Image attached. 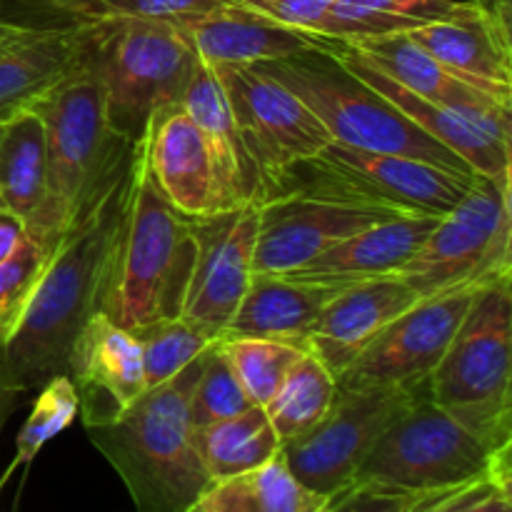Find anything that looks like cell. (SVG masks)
<instances>
[{
	"mask_svg": "<svg viewBox=\"0 0 512 512\" xmlns=\"http://www.w3.org/2000/svg\"><path fill=\"white\" fill-rule=\"evenodd\" d=\"M343 288L348 285L303 278L298 273L253 275L223 335L273 338L305 350L315 320Z\"/></svg>",
	"mask_w": 512,
	"mask_h": 512,
	"instance_id": "23",
	"label": "cell"
},
{
	"mask_svg": "<svg viewBox=\"0 0 512 512\" xmlns=\"http://www.w3.org/2000/svg\"><path fill=\"white\" fill-rule=\"evenodd\" d=\"M180 105L198 125L200 135L208 145L225 208H238L245 203L263 205V180H260L258 168H255L253 158L245 148L228 98H225L213 68L205 60L198 58V63H195Z\"/></svg>",
	"mask_w": 512,
	"mask_h": 512,
	"instance_id": "21",
	"label": "cell"
},
{
	"mask_svg": "<svg viewBox=\"0 0 512 512\" xmlns=\"http://www.w3.org/2000/svg\"><path fill=\"white\" fill-rule=\"evenodd\" d=\"M133 145L108 170L63 238L50 250L5 355L25 390L68 375L70 350L85 320L103 313L113 258L130 200Z\"/></svg>",
	"mask_w": 512,
	"mask_h": 512,
	"instance_id": "1",
	"label": "cell"
},
{
	"mask_svg": "<svg viewBox=\"0 0 512 512\" xmlns=\"http://www.w3.org/2000/svg\"><path fill=\"white\" fill-rule=\"evenodd\" d=\"M335 498L305 488L278 453L248 473L213 480L188 512H330Z\"/></svg>",
	"mask_w": 512,
	"mask_h": 512,
	"instance_id": "27",
	"label": "cell"
},
{
	"mask_svg": "<svg viewBox=\"0 0 512 512\" xmlns=\"http://www.w3.org/2000/svg\"><path fill=\"white\" fill-rule=\"evenodd\" d=\"M80 23L0 18V120L28 110L78 65Z\"/></svg>",
	"mask_w": 512,
	"mask_h": 512,
	"instance_id": "20",
	"label": "cell"
},
{
	"mask_svg": "<svg viewBox=\"0 0 512 512\" xmlns=\"http://www.w3.org/2000/svg\"><path fill=\"white\" fill-rule=\"evenodd\" d=\"M418 300V293L395 273L348 285L315 320L305 350L338 380V375L368 348L370 340Z\"/></svg>",
	"mask_w": 512,
	"mask_h": 512,
	"instance_id": "19",
	"label": "cell"
},
{
	"mask_svg": "<svg viewBox=\"0 0 512 512\" xmlns=\"http://www.w3.org/2000/svg\"><path fill=\"white\" fill-rule=\"evenodd\" d=\"M510 173L475 175L473 188L438 220L425 243L395 275L418 298L480 288L512 275Z\"/></svg>",
	"mask_w": 512,
	"mask_h": 512,
	"instance_id": "9",
	"label": "cell"
},
{
	"mask_svg": "<svg viewBox=\"0 0 512 512\" xmlns=\"http://www.w3.org/2000/svg\"><path fill=\"white\" fill-rule=\"evenodd\" d=\"M512 470L498 473L470 483L463 493L455 495L438 512H512Z\"/></svg>",
	"mask_w": 512,
	"mask_h": 512,
	"instance_id": "40",
	"label": "cell"
},
{
	"mask_svg": "<svg viewBox=\"0 0 512 512\" xmlns=\"http://www.w3.org/2000/svg\"><path fill=\"white\" fill-rule=\"evenodd\" d=\"M255 68L293 90L318 115L335 143L370 153L405 155L460 173H475L460 155L430 138L378 90L350 73L335 58L330 40L320 48L303 50L288 58L255 63Z\"/></svg>",
	"mask_w": 512,
	"mask_h": 512,
	"instance_id": "6",
	"label": "cell"
},
{
	"mask_svg": "<svg viewBox=\"0 0 512 512\" xmlns=\"http://www.w3.org/2000/svg\"><path fill=\"white\" fill-rule=\"evenodd\" d=\"M338 398V380L335 375L305 350L290 370L285 373L283 383L278 385L273 398L263 405L270 425L280 443L295 440L298 435L308 433L313 425L328 415Z\"/></svg>",
	"mask_w": 512,
	"mask_h": 512,
	"instance_id": "30",
	"label": "cell"
},
{
	"mask_svg": "<svg viewBox=\"0 0 512 512\" xmlns=\"http://www.w3.org/2000/svg\"><path fill=\"white\" fill-rule=\"evenodd\" d=\"M415 45L470 85L512 108V50L498 43L470 0L450 18L408 30Z\"/></svg>",
	"mask_w": 512,
	"mask_h": 512,
	"instance_id": "24",
	"label": "cell"
},
{
	"mask_svg": "<svg viewBox=\"0 0 512 512\" xmlns=\"http://www.w3.org/2000/svg\"><path fill=\"white\" fill-rule=\"evenodd\" d=\"M512 448H495L463 420L420 393L385 428L360 465L355 483L435 490L512 470Z\"/></svg>",
	"mask_w": 512,
	"mask_h": 512,
	"instance_id": "8",
	"label": "cell"
},
{
	"mask_svg": "<svg viewBox=\"0 0 512 512\" xmlns=\"http://www.w3.org/2000/svg\"><path fill=\"white\" fill-rule=\"evenodd\" d=\"M512 275L483 285L425 383L435 405L495 448H512Z\"/></svg>",
	"mask_w": 512,
	"mask_h": 512,
	"instance_id": "7",
	"label": "cell"
},
{
	"mask_svg": "<svg viewBox=\"0 0 512 512\" xmlns=\"http://www.w3.org/2000/svg\"><path fill=\"white\" fill-rule=\"evenodd\" d=\"M480 288L450 290L410 305L338 375V390H425Z\"/></svg>",
	"mask_w": 512,
	"mask_h": 512,
	"instance_id": "13",
	"label": "cell"
},
{
	"mask_svg": "<svg viewBox=\"0 0 512 512\" xmlns=\"http://www.w3.org/2000/svg\"><path fill=\"white\" fill-rule=\"evenodd\" d=\"M228 98L243 143L263 180L265 203L288 188L290 170L333 143L318 115L255 65H210Z\"/></svg>",
	"mask_w": 512,
	"mask_h": 512,
	"instance_id": "11",
	"label": "cell"
},
{
	"mask_svg": "<svg viewBox=\"0 0 512 512\" xmlns=\"http://www.w3.org/2000/svg\"><path fill=\"white\" fill-rule=\"evenodd\" d=\"M355 53L363 55L373 68L388 75L403 88L413 90L430 103L458 110H478V113H512L510 105H503L493 95L483 93L468 80L455 75L443 63L425 53L420 45L408 38V33L380 35V38L355 40L345 43Z\"/></svg>",
	"mask_w": 512,
	"mask_h": 512,
	"instance_id": "26",
	"label": "cell"
},
{
	"mask_svg": "<svg viewBox=\"0 0 512 512\" xmlns=\"http://www.w3.org/2000/svg\"><path fill=\"white\" fill-rule=\"evenodd\" d=\"M470 5L498 38V43L512 50V0H470Z\"/></svg>",
	"mask_w": 512,
	"mask_h": 512,
	"instance_id": "42",
	"label": "cell"
},
{
	"mask_svg": "<svg viewBox=\"0 0 512 512\" xmlns=\"http://www.w3.org/2000/svg\"><path fill=\"white\" fill-rule=\"evenodd\" d=\"M393 215L330 190L290 185L260 205L253 275L295 273L340 240Z\"/></svg>",
	"mask_w": 512,
	"mask_h": 512,
	"instance_id": "14",
	"label": "cell"
},
{
	"mask_svg": "<svg viewBox=\"0 0 512 512\" xmlns=\"http://www.w3.org/2000/svg\"><path fill=\"white\" fill-rule=\"evenodd\" d=\"M40 393L35 398L33 410H30L28 420L20 428L18 440H15V460L10 470L18 465L33 463L35 455L43 450L45 443L63 433L75 418H78V390H75L73 378L70 375H55L48 383L40 385Z\"/></svg>",
	"mask_w": 512,
	"mask_h": 512,
	"instance_id": "33",
	"label": "cell"
},
{
	"mask_svg": "<svg viewBox=\"0 0 512 512\" xmlns=\"http://www.w3.org/2000/svg\"><path fill=\"white\" fill-rule=\"evenodd\" d=\"M258 223L255 203L193 220L195 263L180 315L218 340L253 280Z\"/></svg>",
	"mask_w": 512,
	"mask_h": 512,
	"instance_id": "15",
	"label": "cell"
},
{
	"mask_svg": "<svg viewBox=\"0 0 512 512\" xmlns=\"http://www.w3.org/2000/svg\"><path fill=\"white\" fill-rule=\"evenodd\" d=\"M8 5L23 13L20 23H83L105 13L98 0H0V15Z\"/></svg>",
	"mask_w": 512,
	"mask_h": 512,
	"instance_id": "41",
	"label": "cell"
},
{
	"mask_svg": "<svg viewBox=\"0 0 512 512\" xmlns=\"http://www.w3.org/2000/svg\"><path fill=\"white\" fill-rule=\"evenodd\" d=\"M218 350L230 363L250 403L260 408L273 398L290 365L305 353L298 345L253 335H223Z\"/></svg>",
	"mask_w": 512,
	"mask_h": 512,
	"instance_id": "32",
	"label": "cell"
},
{
	"mask_svg": "<svg viewBox=\"0 0 512 512\" xmlns=\"http://www.w3.org/2000/svg\"><path fill=\"white\" fill-rule=\"evenodd\" d=\"M468 485L470 483L435 490H408L380 483H355L338 493L330 512H438Z\"/></svg>",
	"mask_w": 512,
	"mask_h": 512,
	"instance_id": "35",
	"label": "cell"
},
{
	"mask_svg": "<svg viewBox=\"0 0 512 512\" xmlns=\"http://www.w3.org/2000/svg\"><path fill=\"white\" fill-rule=\"evenodd\" d=\"M23 395H28V390H25L23 385L18 383V378L13 375L5 348L0 345V430H3L8 415L18 408Z\"/></svg>",
	"mask_w": 512,
	"mask_h": 512,
	"instance_id": "43",
	"label": "cell"
},
{
	"mask_svg": "<svg viewBox=\"0 0 512 512\" xmlns=\"http://www.w3.org/2000/svg\"><path fill=\"white\" fill-rule=\"evenodd\" d=\"M180 28L193 43L198 58L208 65H255L328 43L320 35L275 23L238 0L198 15Z\"/></svg>",
	"mask_w": 512,
	"mask_h": 512,
	"instance_id": "22",
	"label": "cell"
},
{
	"mask_svg": "<svg viewBox=\"0 0 512 512\" xmlns=\"http://www.w3.org/2000/svg\"><path fill=\"white\" fill-rule=\"evenodd\" d=\"M238 3L275 23L318 35L335 0H238Z\"/></svg>",
	"mask_w": 512,
	"mask_h": 512,
	"instance_id": "39",
	"label": "cell"
},
{
	"mask_svg": "<svg viewBox=\"0 0 512 512\" xmlns=\"http://www.w3.org/2000/svg\"><path fill=\"white\" fill-rule=\"evenodd\" d=\"M193 263V220L163 198L150 178L143 140H135L128 213L103 313L130 333L153 320L175 318L183 310Z\"/></svg>",
	"mask_w": 512,
	"mask_h": 512,
	"instance_id": "3",
	"label": "cell"
},
{
	"mask_svg": "<svg viewBox=\"0 0 512 512\" xmlns=\"http://www.w3.org/2000/svg\"><path fill=\"white\" fill-rule=\"evenodd\" d=\"M25 240H28V230L23 220L10 210L0 208V263L13 258Z\"/></svg>",
	"mask_w": 512,
	"mask_h": 512,
	"instance_id": "44",
	"label": "cell"
},
{
	"mask_svg": "<svg viewBox=\"0 0 512 512\" xmlns=\"http://www.w3.org/2000/svg\"><path fill=\"white\" fill-rule=\"evenodd\" d=\"M150 178L163 198L185 218H208L225 208L208 145L180 103L150 115L143 133Z\"/></svg>",
	"mask_w": 512,
	"mask_h": 512,
	"instance_id": "18",
	"label": "cell"
},
{
	"mask_svg": "<svg viewBox=\"0 0 512 512\" xmlns=\"http://www.w3.org/2000/svg\"><path fill=\"white\" fill-rule=\"evenodd\" d=\"M330 48L350 73H355L363 83L378 90L385 100H390L405 118L413 120L430 138L460 155L475 173L490 175V178L510 173L512 113H478V110H458L430 103V100L420 98L413 90L403 88L385 73H380L363 55L355 53L345 43L330 40Z\"/></svg>",
	"mask_w": 512,
	"mask_h": 512,
	"instance_id": "16",
	"label": "cell"
},
{
	"mask_svg": "<svg viewBox=\"0 0 512 512\" xmlns=\"http://www.w3.org/2000/svg\"><path fill=\"white\" fill-rule=\"evenodd\" d=\"M78 63L103 88L110 130L135 143L155 110L180 103L198 53L180 25L103 13L80 23Z\"/></svg>",
	"mask_w": 512,
	"mask_h": 512,
	"instance_id": "4",
	"label": "cell"
},
{
	"mask_svg": "<svg viewBox=\"0 0 512 512\" xmlns=\"http://www.w3.org/2000/svg\"><path fill=\"white\" fill-rule=\"evenodd\" d=\"M48 263V253L28 235L18 253L0 263V345H8L20 323L35 283Z\"/></svg>",
	"mask_w": 512,
	"mask_h": 512,
	"instance_id": "36",
	"label": "cell"
},
{
	"mask_svg": "<svg viewBox=\"0 0 512 512\" xmlns=\"http://www.w3.org/2000/svg\"><path fill=\"white\" fill-rule=\"evenodd\" d=\"M475 175L405 155L370 153L333 140L290 170L288 188L308 185L395 215L443 218L468 195Z\"/></svg>",
	"mask_w": 512,
	"mask_h": 512,
	"instance_id": "10",
	"label": "cell"
},
{
	"mask_svg": "<svg viewBox=\"0 0 512 512\" xmlns=\"http://www.w3.org/2000/svg\"><path fill=\"white\" fill-rule=\"evenodd\" d=\"M48 190L43 118L33 108L0 120V205L25 223L38 215Z\"/></svg>",
	"mask_w": 512,
	"mask_h": 512,
	"instance_id": "28",
	"label": "cell"
},
{
	"mask_svg": "<svg viewBox=\"0 0 512 512\" xmlns=\"http://www.w3.org/2000/svg\"><path fill=\"white\" fill-rule=\"evenodd\" d=\"M33 110L45 128L48 190L25 230L50 255L108 170L133 143L110 130L103 88L83 63L45 93Z\"/></svg>",
	"mask_w": 512,
	"mask_h": 512,
	"instance_id": "5",
	"label": "cell"
},
{
	"mask_svg": "<svg viewBox=\"0 0 512 512\" xmlns=\"http://www.w3.org/2000/svg\"><path fill=\"white\" fill-rule=\"evenodd\" d=\"M438 220L435 215H393L340 240L295 273L338 285L393 275L413 258Z\"/></svg>",
	"mask_w": 512,
	"mask_h": 512,
	"instance_id": "25",
	"label": "cell"
},
{
	"mask_svg": "<svg viewBox=\"0 0 512 512\" xmlns=\"http://www.w3.org/2000/svg\"><path fill=\"white\" fill-rule=\"evenodd\" d=\"M248 408H253V403L215 343L205 358L198 380H195L193 395H190V423L198 430L210 423H218V420L233 418Z\"/></svg>",
	"mask_w": 512,
	"mask_h": 512,
	"instance_id": "34",
	"label": "cell"
},
{
	"mask_svg": "<svg viewBox=\"0 0 512 512\" xmlns=\"http://www.w3.org/2000/svg\"><path fill=\"white\" fill-rule=\"evenodd\" d=\"M105 13L135 15V18L163 20V23L183 25L198 15L210 13L233 0H98Z\"/></svg>",
	"mask_w": 512,
	"mask_h": 512,
	"instance_id": "37",
	"label": "cell"
},
{
	"mask_svg": "<svg viewBox=\"0 0 512 512\" xmlns=\"http://www.w3.org/2000/svg\"><path fill=\"white\" fill-rule=\"evenodd\" d=\"M133 335L138 340L140 358H143L145 388L168 383L170 378H175L180 370L188 368L193 360H198L218 343V338L205 333L200 325L190 323L183 315L153 320V323L133 330Z\"/></svg>",
	"mask_w": 512,
	"mask_h": 512,
	"instance_id": "31",
	"label": "cell"
},
{
	"mask_svg": "<svg viewBox=\"0 0 512 512\" xmlns=\"http://www.w3.org/2000/svg\"><path fill=\"white\" fill-rule=\"evenodd\" d=\"M208 353L168 383L145 388L113 420L85 425L90 443L128 488L135 512H188L210 485L190 423V395Z\"/></svg>",
	"mask_w": 512,
	"mask_h": 512,
	"instance_id": "2",
	"label": "cell"
},
{
	"mask_svg": "<svg viewBox=\"0 0 512 512\" xmlns=\"http://www.w3.org/2000/svg\"><path fill=\"white\" fill-rule=\"evenodd\" d=\"M348 3L368 8L398 25L403 33L420 28L425 23L445 20L460 8L463 0H348Z\"/></svg>",
	"mask_w": 512,
	"mask_h": 512,
	"instance_id": "38",
	"label": "cell"
},
{
	"mask_svg": "<svg viewBox=\"0 0 512 512\" xmlns=\"http://www.w3.org/2000/svg\"><path fill=\"white\" fill-rule=\"evenodd\" d=\"M195 445H198L200 460L208 470L210 483L260 468L283 448L260 405H253L233 418L198 428Z\"/></svg>",
	"mask_w": 512,
	"mask_h": 512,
	"instance_id": "29",
	"label": "cell"
},
{
	"mask_svg": "<svg viewBox=\"0 0 512 512\" xmlns=\"http://www.w3.org/2000/svg\"><path fill=\"white\" fill-rule=\"evenodd\" d=\"M68 375L78 390L83 425L113 420L145 390L138 340L105 313L85 320L68 360Z\"/></svg>",
	"mask_w": 512,
	"mask_h": 512,
	"instance_id": "17",
	"label": "cell"
},
{
	"mask_svg": "<svg viewBox=\"0 0 512 512\" xmlns=\"http://www.w3.org/2000/svg\"><path fill=\"white\" fill-rule=\"evenodd\" d=\"M425 390H338L333 408L308 433L280 448L290 473L323 495L353 485L360 465L390 423Z\"/></svg>",
	"mask_w": 512,
	"mask_h": 512,
	"instance_id": "12",
	"label": "cell"
},
{
	"mask_svg": "<svg viewBox=\"0 0 512 512\" xmlns=\"http://www.w3.org/2000/svg\"><path fill=\"white\" fill-rule=\"evenodd\" d=\"M0 208H3V205H0Z\"/></svg>",
	"mask_w": 512,
	"mask_h": 512,
	"instance_id": "45",
	"label": "cell"
}]
</instances>
